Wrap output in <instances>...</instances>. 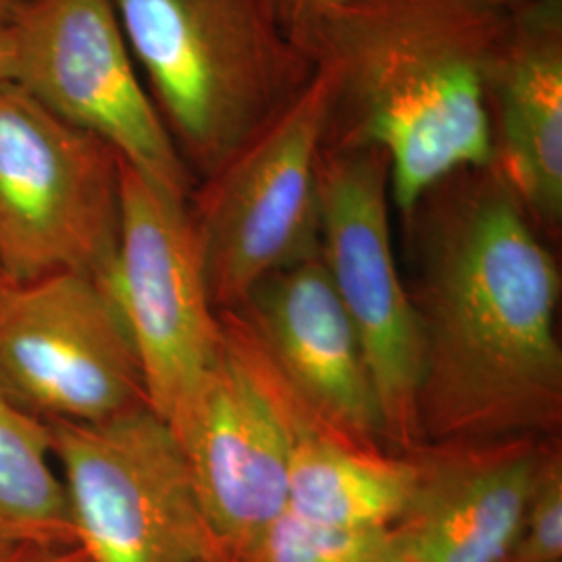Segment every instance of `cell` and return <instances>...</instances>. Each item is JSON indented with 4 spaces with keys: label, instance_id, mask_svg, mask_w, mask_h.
Returning <instances> with one entry per match:
<instances>
[{
    "label": "cell",
    "instance_id": "obj_8",
    "mask_svg": "<svg viewBox=\"0 0 562 562\" xmlns=\"http://www.w3.org/2000/svg\"><path fill=\"white\" fill-rule=\"evenodd\" d=\"M322 261L371 369L392 452L422 448L419 331L390 229V162L371 144L323 142Z\"/></svg>",
    "mask_w": 562,
    "mask_h": 562
},
{
    "label": "cell",
    "instance_id": "obj_11",
    "mask_svg": "<svg viewBox=\"0 0 562 562\" xmlns=\"http://www.w3.org/2000/svg\"><path fill=\"white\" fill-rule=\"evenodd\" d=\"M222 323V359L173 434L217 561L238 562L288 508L292 434L278 375L232 317Z\"/></svg>",
    "mask_w": 562,
    "mask_h": 562
},
{
    "label": "cell",
    "instance_id": "obj_10",
    "mask_svg": "<svg viewBox=\"0 0 562 562\" xmlns=\"http://www.w3.org/2000/svg\"><path fill=\"white\" fill-rule=\"evenodd\" d=\"M13 38L15 81L34 99L150 180L192 196L196 180L142 83L113 0H23Z\"/></svg>",
    "mask_w": 562,
    "mask_h": 562
},
{
    "label": "cell",
    "instance_id": "obj_14",
    "mask_svg": "<svg viewBox=\"0 0 562 562\" xmlns=\"http://www.w3.org/2000/svg\"><path fill=\"white\" fill-rule=\"evenodd\" d=\"M494 167L529 220L562 227V0L508 15L487 74Z\"/></svg>",
    "mask_w": 562,
    "mask_h": 562
},
{
    "label": "cell",
    "instance_id": "obj_18",
    "mask_svg": "<svg viewBox=\"0 0 562 562\" xmlns=\"http://www.w3.org/2000/svg\"><path fill=\"white\" fill-rule=\"evenodd\" d=\"M504 562H562V452L548 438L522 506L521 522Z\"/></svg>",
    "mask_w": 562,
    "mask_h": 562
},
{
    "label": "cell",
    "instance_id": "obj_15",
    "mask_svg": "<svg viewBox=\"0 0 562 562\" xmlns=\"http://www.w3.org/2000/svg\"><path fill=\"white\" fill-rule=\"evenodd\" d=\"M285 402L292 434L288 508L306 519L344 527H394L415 492L413 457L344 438L304 408L288 387Z\"/></svg>",
    "mask_w": 562,
    "mask_h": 562
},
{
    "label": "cell",
    "instance_id": "obj_2",
    "mask_svg": "<svg viewBox=\"0 0 562 562\" xmlns=\"http://www.w3.org/2000/svg\"><path fill=\"white\" fill-rule=\"evenodd\" d=\"M506 23L480 0H348L304 34L334 74L325 142L382 148L402 217L448 176L494 165L487 74Z\"/></svg>",
    "mask_w": 562,
    "mask_h": 562
},
{
    "label": "cell",
    "instance_id": "obj_5",
    "mask_svg": "<svg viewBox=\"0 0 562 562\" xmlns=\"http://www.w3.org/2000/svg\"><path fill=\"white\" fill-rule=\"evenodd\" d=\"M331 94L334 74L317 65L278 120L196 183L190 211L220 315L236 311L271 273L322 257L317 173Z\"/></svg>",
    "mask_w": 562,
    "mask_h": 562
},
{
    "label": "cell",
    "instance_id": "obj_24",
    "mask_svg": "<svg viewBox=\"0 0 562 562\" xmlns=\"http://www.w3.org/2000/svg\"><path fill=\"white\" fill-rule=\"evenodd\" d=\"M385 562H404L402 561V559H398V557H396V554H394V557H392V559H387V561Z\"/></svg>",
    "mask_w": 562,
    "mask_h": 562
},
{
    "label": "cell",
    "instance_id": "obj_1",
    "mask_svg": "<svg viewBox=\"0 0 562 562\" xmlns=\"http://www.w3.org/2000/svg\"><path fill=\"white\" fill-rule=\"evenodd\" d=\"M419 331L422 446L552 438L562 423L561 269L494 165L402 217Z\"/></svg>",
    "mask_w": 562,
    "mask_h": 562
},
{
    "label": "cell",
    "instance_id": "obj_13",
    "mask_svg": "<svg viewBox=\"0 0 562 562\" xmlns=\"http://www.w3.org/2000/svg\"><path fill=\"white\" fill-rule=\"evenodd\" d=\"M546 440L504 438L415 450V492L392 527L396 557L404 562L506 561Z\"/></svg>",
    "mask_w": 562,
    "mask_h": 562
},
{
    "label": "cell",
    "instance_id": "obj_23",
    "mask_svg": "<svg viewBox=\"0 0 562 562\" xmlns=\"http://www.w3.org/2000/svg\"><path fill=\"white\" fill-rule=\"evenodd\" d=\"M21 7H23V0H0V27H13Z\"/></svg>",
    "mask_w": 562,
    "mask_h": 562
},
{
    "label": "cell",
    "instance_id": "obj_21",
    "mask_svg": "<svg viewBox=\"0 0 562 562\" xmlns=\"http://www.w3.org/2000/svg\"><path fill=\"white\" fill-rule=\"evenodd\" d=\"M15 60L13 27H0V81H15Z\"/></svg>",
    "mask_w": 562,
    "mask_h": 562
},
{
    "label": "cell",
    "instance_id": "obj_6",
    "mask_svg": "<svg viewBox=\"0 0 562 562\" xmlns=\"http://www.w3.org/2000/svg\"><path fill=\"white\" fill-rule=\"evenodd\" d=\"M48 431L88 561L220 562L180 442L150 406Z\"/></svg>",
    "mask_w": 562,
    "mask_h": 562
},
{
    "label": "cell",
    "instance_id": "obj_19",
    "mask_svg": "<svg viewBox=\"0 0 562 562\" xmlns=\"http://www.w3.org/2000/svg\"><path fill=\"white\" fill-rule=\"evenodd\" d=\"M285 34L301 46L304 34L348 0H265Z\"/></svg>",
    "mask_w": 562,
    "mask_h": 562
},
{
    "label": "cell",
    "instance_id": "obj_7",
    "mask_svg": "<svg viewBox=\"0 0 562 562\" xmlns=\"http://www.w3.org/2000/svg\"><path fill=\"white\" fill-rule=\"evenodd\" d=\"M111 290L140 359L148 406L176 431L225 346L190 199L121 159L120 250Z\"/></svg>",
    "mask_w": 562,
    "mask_h": 562
},
{
    "label": "cell",
    "instance_id": "obj_3",
    "mask_svg": "<svg viewBox=\"0 0 562 562\" xmlns=\"http://www.w3.org/2000/svg\"><path fill=\"white\" fill-rule=\"evenodd\" d=\"M144 88L196 183L296 101L315 60L265 0H113Z\"/></svg>",
    "mask_w": 562,
    "mask_h": 562
},
{
    "label": "cell",
    "instance_id": "obj_25",
    "mask_svg": "<svg viewBox=\"0 0 562 562\" xmlns=\"http://www.w3.org/2000/svg\"><path fill=\"white\" fill-rule=\"evenodd\" d=\"M2 283H4V280H2V276H0V285H2Z\"/></svg>",
    "mask_w": 562,
    "mask_h": 562
},
{
    "label": "cell",
    "instance_id": "obj_9",
    "mask_svg": "<svg viewBox=\"0 0 562 562\" xmlns=\"http://www.w3.org/2000/svg\"><path fill=\"white\" fill-rule=\"evenodd\" d=\"M0 392L46 425L104 422L148 406L111 285L83 273L2 283Z\"/></svg>",
    "mask_w": 562,
    "mask_h": 562
},
{
    "label": "cell",
    "instance_id": "obj_12",
    "mask_svg": "<svg viewBox=\"0 0 562 562\" xmlns=\"http://www.w3.org/2000/svg\"><path fill=\"white\" fill-rule=\"evenodd\" d=\"M222 315L319 422L352 442L390 450L361 340L322 257L271 273Z\"/></svg>",
    "mask_w": 562,
    "mask_h": 562
},
{
    "label": "cell",
    "instance_id": "obj_22",
    "mask_svg": "<svg viewBox=\"0 0 562 562\" xmlns=\"http://www.w3.org/2000/svg\"><path fill=\"white\" fill-rule=\"evenodd\" d=\"M480 2L510 15V13H517V11H522V9L533 7V4H540V2H546V0H480Z\"/></svg>",
    "mask_w": 562,
    "mask_h": 562
},
{
    "label": "cell",
    "instance_id": "obj_4",
    "mask_svg": "<svg viewBox=\"0 0 562 562\" xmlns=\"http://www.w3.org/2000/svg\"><path fill=\"white\" fill-rule=\"evenodd\" d=\"M121 157L18 81H0V276L83 273L113 283Z\"/></svg>",
    "mask_w": 562,
    "mask_h": 562
},
{
    "label": "cell",
    "instance_id": "obj_17",
    "mask_svg": "<svg viewBox=\"0 0 562 562\" xmlns=\"http://www.w3.org/2000/svg\"><path fill=\"white\" fill-rule=\"evenodd\" d=\"M394 554L392 527H344L313 521L285 508L238 562H385Z\"/></svg>",
    "mask_w": 562,
    "mask_h": 562
},
{
    "label": "cell",
    "instance_id": "obj_20",
    "mask_svg": "<svg viewBox=\"0 0 562 562\" xmlns=\"http://www.w3.org/2000/svg\"><path fill=\"white\" fill-rule=\"evenodd\" d=\"M0 562H90L80 546L18 543L0 546Z\"/></svg>",
    "mask_w": 562,
    "mask_h": 562
},
{
    "label": "cell",
    "instance_id": "obj_16",
    "mask_svg": "<svg viewBox=\"0 0 562 562\" xmlns=\"http://www.w3.org/2000/svg\"><path fill=\"white\" fill-rule=\"evenodd\" d=\"M76 546L48 425L0 392V546Z\"/></svg>",
    "mask_w": 562,
    "mask_h": 562
}]
</instances>
